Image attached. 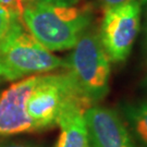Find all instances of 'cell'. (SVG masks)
I'll list each match as a JSON object with an SVG mask.
<instances>
[{
    "label": "cell",
    "instance_id": "11",
    "mask_svg": "<svg viewBox=\"0 0 147 147\" xmlns=\"http://www.w3.org/2000/svg\"><path fill=\"white\" fill-rule=\"evenodd\" d=\"M83 0H25L26 3H53V5H76Z\"/></svg>",
    "mask_w": 147,
    "mask_h": 147
},
{
    "label": "cell",
    "instance_id": "12",
    "mask_svg": "<svg viewBox=\"0 0 147 147\" xmlns=\"http://www.w3.org/2000/svg\"><path fill=\"white\" fill-rule=\"evenodd\" d=\"M130 1H138L141 2L144 7L146 0H98L99 5L106 9V8H110V7H115V5H122V3H125V2H130Z\"/></svg>",
    "mask_w": 147,
    "mask_h": 147
},
{
    "label": "cell",
    "instance_id": "13",
    "mask_svg": "<svg viewBox=\"0 0 147 147\" xmlns=\"http://www.w3.org/2000/svg\"><path fill=\"white\" fill-rule=\"evenodd\" d=\"M0 147H40L36 144L32 143H5V144H0Z\"/></svg>",
    "mask_w": 147,
    "mask_h": 147
},
{
    "label": "cell",
    "instance_id": "14",
    "mask_svg": "<svg viewBox=\"0 0 147 147\" xmlns=\"http://www.w3.org/2000/svg\"><path fill=\"white\" fill-rule=\"evenodd\" d=\"M144 7H145V34L147 33V0L146 2H145V5H144Z\"/></svg>",
    "mask_w": 147,
    "mask_h": 147
},
{
    "label": "cell",
    "instance_id": "16",
    "mask_svg": "<svg viewBox=\"0 0 147 147\" xmlns=\"http://www.w3.org/2000/svg\"><path fill=\"white\" fill-rule=\"evenodd\" d=\"M145 48L147 50V33H146V36H145Z\"/></svg>",
    "mask_w": 147,
    "mask_h": 147
},
{
    "label": "cell",
    "instance_id": "15",
    "mask_svg": "<svg viewBox=\"0 0 147 147\" xmlns=\"http://www.w3.org/2000/svg\"><path fill=\"white\" fill-rule=\"evenodd\" d=\"M143 86H145V87H147V75L145 76V79H144V81H143Z\"/></svg>",
    "mask_w": 147,
    "mask_h": 147
},
{
    "label": "cell",
    "instance_id": "3",
    "mask_svg": "<svg viewBox=\"0 0 147 147\" xmlns=\"http://www.w3.org/2000/svg\"><path fill=\"white\" fill-rule=\"evenodd\" d=\"M72 49L65 60V68L81 94L93 105L108 94L111 61L100 42L98 33L89 28Z\"/></svg>",
    "mask_w": 147,
    "mask_h": 147
},
{
    "label": "cell",
    "instance_id": "6",
    "mask_svg": "<svg viewBox=\"0 0 147 147\" xmlns=\"http://www.w3.org/2000/svg\"><path fill=\"white\" fill-rule=\"evenodd\" d=\"M39 75L11 84L0 94V136L37 131L26 112V101Z\"/></svg>",
    "mask_w": 147,
    "mask_h": 147
},
{
    "label": "cell",
    "instance_id": "2",
    "mask_svg": "<svg viewBox=\"0 0 147 147\" xmlns=\"http://www.w3.org/2000/svg\"><path fill=\"white\" fill-rule=\"evenodd\" d=\"M65 67V60L44 47L25 28L22 19L11 18L9 28L0 39V78L16 81Z\"/></svg>",
    "mask_w": 147,
    "mask_h": 147
},
{
    "label": "cell",
    "instance_id": "9",
    "mask_svg": "<svg viewBox=\"0 0 147 147\" xmlns=\"http://www.w3.org/2000/svg\"><path fill=\"white\" fill-rule=\"evenodd\" d=\"M121 112L135 143L147 147V100L123 104Z\"/></svg>",
    "mask_w": 147,
    "mask_h": 147
},
{
    "label": "cell",
    "instance_id": "1",
    "mask_svg": "<svg viewBox=\"0 0 147 147\" xmlns=\"http://www.w3.org/2000/svg\"><path fill=\"white\" fill-rule=\"evenodd\" d=\"M93 10L87 3H26L22 22L49 51L72 49L90 26Z\"/></svg>",
    "mask_w": 147,
    "mask_h": 147
},
{
    "label": "cell",
    "instance_id": "5",
    "mask_svg": "<svg viewBox=\"0 0 147 147\" xmlns=\"http://www.w3.org/2000/svg\"><path fill=\"white\" fill-rule=\"evenodd\" d=\"M142 10L138 1L104 9L98 35L111 62L121 63L129 58L141 31Z\"/></svg>",
    "mask_w": 147,
    "mask_h": 147
},
{
    "label": "cell",
    "instance_id": "10",
    "mask_svg": "<svg viewBox=\"0 0 147 147\" xmlns=\"http://www.w3.org/2000/svg\"><path fill=\"white\" fill-rule=\"evenodd\" d=\"M11 22V16L7 11L0 7V39L5 34V32L8 31L9 25Z\"/></svg>",
    "mask_w": 147,
    "mask_h": 147
},
{
    "label": "cell",
    "instance_id": "7",
    "mask_svg": "<svg viewBox=\"0 0 147 147\" xmlns=\"http://www.w3.org/2000/svg\"><path fill=\"white\" fill-rule=\"evenodd\" d=\"M90 147H138L117 111L90 106L84 112Z\"/></svg>",
    "mask_w": 147,
    "mask_h": 147
},
{
    "label": "cell",
    "instance_id": "8",
    "mask_svg": "<svg viewBox=\"0 0 147 147\" xmlns=\"http://www.w3.org/2000/svg\"><path fill=\"white\" fill-rule=\"evenodd\" d=\"M88 107L72 104L62 111L58 119L60 134L55 147H89L84 112Z\"/></svg>",
    "mask_w": 147,
    "mask_h": 147
},
{
    "label": "cell",
    "instance_id": "4",
    "mask_svg": "<svg viewBox=\"0 0 147 147\" xmlns=\"http://www.w3.org/2000/svg\"><path fill=\"white\" fill-rule=\"evenodd\" d=\"M72 104L93 106L81 94L69 73L39 75L27 98L26 112L39 131L57 125L62 111Z\"/></svg>",
    "mask_w": 147,
    "mask_h": 147
}]
</instances>
